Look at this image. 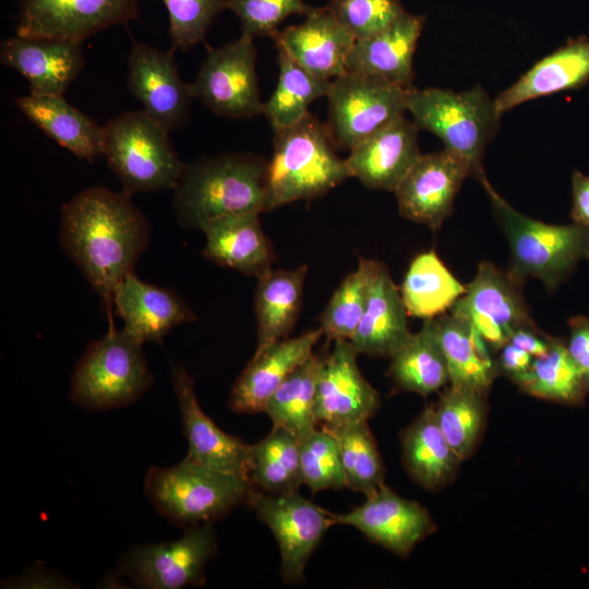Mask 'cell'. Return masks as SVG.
I'll use <instances>...</instances> for the list:
<instances>
[{
	"label": "cell",
	"mask_w": 589,
	"mask_h": 589,
	"mask_svg": "<svg viewBox=\"0 0 589 589\" xmlns=\"http://www.w3.org/2000/svg\"><path fill=\"white\" fill-rule=\"evenodd\" d=\"M433 322L450 385L488 393L497 371L471 324L453 313L433 317Z\"/></svg>",
	"instance_id": "cell-32"
},
{
	"label": "cell",
	"mask_w": 589,
	"mask_h": 589,
	"mask_svg": "<svg viewBox=\"0 0 589 589\" xmlns=\"http://www.w3.org/2000/svg\"><path fill=\"white\" fill-rule=\"evenodd\" d=\"M276 48L278 82L263 107V115L274 131L301 121L310 113L308 109L314 100L328 95L333 82L312 74L293 61L283 48Z\"/></svg>",
	"instance_id": "cell-36"
},
{
	"label": "cell",
	"mask_w": 589,
	"mask_h": 589,
	"mask_svg": "<svg viewBox=\"0 0 589 589\" xmlns=\"http://www.w3.org/2000/svg\"><path fill=\"white\" fill-rule=\"evenodd\" d=\"M402 461L409 476L423 489L446 485L462 461L444 436L434 412L428 406L400 435Z\"/></svg>",
	"instance_id": "cell-31"
},
{
	"label": "cell",
	"mask_w": 589,
	"mask_h": 589,
	"mask_svg": "<svg viewBox=\"0 0 589 589\" xmlns=\"http://www.w3.org/2000/svg\"><path fill=\"white\" fill-rule=\"evenodd\" d=\"M127 85L144 111L168 132L183 128L195 98L178 71L173 51L134 44L128 58Z\"/></svg>",
	"instance_id": "cell-15"
},
{
	"label": "cell",
	"mask_w": 589,
	"mask_h": 589,
	"mask_svg": "<svg viewBox=\"0 0 589 589\" xmlns=\"http://www.w3.org/2000/svg\"><path fill=\"white\" fill-rule=\"evenodd\" d=\"M335 525L357 528L370 541L400 556L435 529L429 512L418 502L406 500L383 484L360 506L333 515Z\"/></svg>",
	"instance_id": "cell-18"
},
{
	"label": "cell",
	"mask_w": 589,
	"mask_h": 589,
	"mask_svg": "<svg viewBox=\"0 0 589 589\" xmlns=\"http://www.w3.org/2000/svg\"><path fill=\"white\" fill-rule=\"evenodd\" d=\"M508 342L538 358L549 349L550 335L542 333L536 324L524 325L513 332Z\"/></svg>",
	"instance_id": "cell-48"
},
{
	"label": "cell",
	"mask_w": 589,
	"mask_h": 589,
	"mask_svg": "<svg viewBox=\"0 0 589 589\" xmlns=\"http://www.w3.org/2000/svg\"><path fill=\"white\" fill-rule=\"evenodd\" d=\"M169 16L171 49L188 51L201 43L227 0H161Z\"/></svg>",
	"instance_id": "cell-43"
},
{
	"label": "cell",
	"mask_w": 589,
	"mask_h": 589,
	"mask_svg": "<svg viewBox=\"0 0 589 589\" xmlns=\"http://www.w3.org/2000/svg\"><path fill=\"white\" fill-rule=\"evenodd\" d=\"M479 182L485 190L495 219L504 232L509 251L508 273L524 284L538 279L548 290L555 289L574 271L589 251V227L546 224L518 212L490 183L486 176Z\"/></svg>",
	"instance_id": "cell-4"
},
{
	"label": "cell",
	"mask_w": 589,
	"mask_h": 589,
	"mask_svg": "<svg viewBox=\"0 0 589 589\" xmlns=\"http://www.w3.org/2000/svg\"><path fill=\"white\" fill-rule=\"evenodd\" d=\"M321 328L294 338L281 339L252 359L237 378L230 394V408L239 413L263 412L288 375L311 356L322 337Z\"/></svg>",
	"instance_id": "cell-24"
},
{
	"label": "cell",
	"mask_w": 589,
	"mask_h": 589,
	"mask_svg": "<svg viewBox=\"0 0 589 589\" xmlns=\"http://www.w3.org/2000/svg\"><path fill=\"white\" fill-rule=\"evenodd\" d=\"M589 81V38H569L494 99L501 115L539 97L576 89Z\"/></svg>",
	"instance_id": "cell-26"
},
{
	"label": "cell",
	"mask_w": 589,
	"mask_h": 589,
	"mask_svg": "<svg viewBox=\"0 0 589 589\" xmlns=\"http://www.w3.org/2000/svg\"><path fill=\"white\" fill-rule=\"evenodd\" d=\"M253 38L241 35L211 49L192 84L195 98L217 116L251 119L263 113Z\"/></svg>",
	"instance_id": "cell-11"
},
{
	"label": "cell",
	"mask_w": 589,
	"mask_h": 589,
	"mask_svg": "<svg viewBox=\"0 0 589 589\" xmlns=\"http://www.w3.org/2000/svg\"><path fill=\"white\" fill-rule=\"evenodd\" d=\"M131 196L91 187L65 202L60 214L59 242L109 312L116 287L134 273L151 242L152 226Z\"/></svg>",
	"instance_id": "cell-1"
},
{
	"label": "cell",
	"mask_w": 589,
	"mask_h": 589,
	"mask_svg": "<svg viewBox=\"0 0 589 589\" xmlns=\"http://www.w3.org/2000/svg\"><path fill=\"white\" fill-rule=\"evenodd\" d=\"M522 285L493 263L481 262L450 313L469 322L483 342L498 351L516 328L534 324Z\"/></svg>",
	"instance_id": "cell-13"
},
{
	"label": "cell",
	"mask_w": 589,
	"mask_h": 589,
	"mask_svg": "<svg viewBox=\"0 0 589 589\" xmlns=\"http://www.w3.org/2000/svg\"><path fill=\"white\" fill-rule=\"evenodd\" d=\"M418 131L405 116L381 128L350 151L345 159L350 176L368 189L395 192L422 155Z\"/></svg>",
	"instance_id": "cell-21"
},
{
	"label": "cell",
	"mask_w": 589,
	"mask_h": 589,
	"mask_svg": "<svg viewBox=\"0 0 589 589\" xmlns=\"http://www.w3.org/2000/svg\"><path fill=\"white\" fill-rule=\"evenodd\" d=\"M380 263L360 259L357 269L346 276L333 293L320 317V328L328 340H350L353 336Z\"/></svg>",
	"instance_id": "cell-41"
},
{
	"label": "cell",
	"mask_w": 589,
	"mask_h": 589,
	"mask_svg": "<svg viewBox=\"0 0 589 589\" xmlns=\"http://www.w3.org/2000/svg\"><path fill=\"white\" fill-rule=\"evenodd\" d=\"M425 23V15L405 12L380 34L356 40L347 71L381 77L408 91L413 86V55Z\"/></svg>",
	"instance_id": "cell-25"
},
{
	"label": "cell",
	"mask_w": 589,
	"mask_h": 589,
	"mask_svg": "<svg viewBox=\"0 0 589 589\" xmlns=\"http://www.w3.org/2000/svg\"><path fill=\"white\" fill-rule=\"evenodd\" d=\"M154 507L169 521L192 527L212 524L251 503L250 479L184 458L172 467H151L144 484Z\"/></svg>",
	"instance_id": "cell-6"
},
{
	"label": "cell",
	"mask_w": 589,
	"mask_h": 589,
	"mask_svg": "<svg viewBox=\"0 0 589 589\" xmlns=\"http://www.w3.org/2000/svg\"><path fill=\"white\" fill-rule=\"evenodd\" d=\"M407 91L381 77L347 71L326 96V127L334 146L351 151L393 120L405 116Z\"/></svg>",
	"instance_id": "cell-9"
},
{
	"label": "cell",
	"mask_w": 589,
	"mask_h": 589,
	"mask_svg": "<svg viewBox=\"0 0 589 589\" xmlns=\"http://www.w3.org/2000/svg\"><path fill=\"white\" fill-rule=\"evenodd\" d=\"M14 585H20V587H68L67 585H72L67 579L61 577H56L49 572L43 569L31 570L28 574L24 575L22 578L17 579Z\"/></svg>",
	"instance_id": "cell-50"
},
{
	"label": "cell",
	"mask_w": 589,
	"mask_h": 589,
	"mask_svg": "<svg viewBox=\"0 0 589 589\" xmlns=\"http://www.w3.org/2000/svg\"><path fill=\"white\" fill-rule=\"evenodd\" d=\"M573 205L570 216L574 223L589 227V177L574 171L572 176Z\"/></svg>",
	"instance_id": "cell-49"
},
{
	"label": "cell",
	"mask_w": 589,
	"mask_h": 589,
	"mask_svg": "<svg viewBox=\"0 0 589 589\" xmlns=\"http://www.w3.org/2000/svg\"><path fill=\"white\" fill-rule=\"evenodd\" d=\"M143 345L123 327L110 324L101 338L86 347L74 368L72 401L88 410H110L140 399L153 384Z\"/></svg>",
	"instance_id": "cell-7"
},
{
	"label": "cell",
	"mask_w": 589,
	"mask_h": 589,
	"mask_svg": "<svg viewBox=\"0 0 589 589\" xmlns=\"http://www.w3.org/2000/svg\"><path fill=\"white\" fill-rule=\"evenodd\" d=\"M306 274L308 266L301 265L293 269L269 268L257 277L254 293L257 345L254 354L288 338L300 314Z\"/></svg>",
	"instance_id": "cell-30"
},
{
	"label": "cell",
	"mask_w": 589,
	"mask_h": 589,
	"mask_svg": "<svg viewBox=\"0 0 589 589\" xmlns=\"http://www.w3.org/2000/svg\"><path fill=\"white\" fill-rule=\"evenodd\" d=\"M587 259L589 260V251H588V255H587Z\"/></svg>",
	"instance_id": "cell-51"
},
{
	"label": "cell",
	"mask_w": 589,
	"mask_h": 589,
	"mask_svg": "<svg viewBox=\"0 0 589 589\" xmlns=\"http://www.w3.org/2000/svg\"><path fill=\"white\" fill-rule=\"evenodd\" d=\"M273 144L266 170V212L323 196L351 178L346 160L335 152L326 123L311 113L274 131Z\"/></svg>",
	"instance_id": "cell-3"
},
{
	"label": "cell",
	"mask_w": 589,
	"mask_h": 589,
	"mask_svg": "<svg viewBox=\"0 0 589 589\" xmlns=\"http://www.w3.org/2000/svg\"><path fill=\"white\" fill-rule=\"evenodd\" d=\"M467 165L447 149L422 154L395 191L399 214L433 230L454 211Z\"/></svg>",
	"instance_id": "cell-16"
},
{
	"label": "cell",
	"mask_w": 589,
	"mask_h": 589,
	"mask_svg": "<svg viewBox=\"0 0 589 589\" xmlns=\"http://www.w3.org/2000/svg\"><path fill=\"white\" fill-rule=\"evenodd\" d=\"M387 374L399 388L421 396L437 392L449 383L433 318L424 320L421 329L390 358Z\"/></svg>",
	"instance_id": "cell-33"
},
{
	"label": "cell",
	"mask_w": 589,
	"mask_h": 589,
	"mask_svg": "<svg viewBox=\"0 0 589 589\" xmlns=\"http://www.w3.org/2000/svg\"><path fill=\"white\" fill-rule=\"evenodd\" d=\"M0 61L20 72L34 95H63L85 64L80 41L17 35L1 43Z\"/></svg>",
	"instance_id": "cell-22"
},
{
	"label": "cell",
	"mask_w": 589,
	"mask_h": 589,
	"mask_svg": "<svg viewBox=\"0 0 589 589\" xmlns=\"http://www.w3.org/2000/svg\"><path fill=\"white\" fill-rule=\"evenodd\" d=\"M171 385L189 445L185 458L250 479L251 445L224 432L203 411L195 395L193 380L184 368H172Z\"/></svg>",
	"instance_id": "cell-19"
},
{
	"label": "cell",
	"mask_w": 589,
	"mask_h": 589,
	"mask_svg": "<svg viewBox=\"0 0 589 589\" xmlns=\"http://www.w3.org/2000/svg\"><path fill=\"white\" fill-rule=\"evenodd\" d=\"M568 327L566 348L589 389V317H572L568 321Z\"/></svg>",
	"instance_id": "cell-46"
},
{
	"label": "cell",
	"mask_w": 589,
	"mask_h": 589,
	"mask_svg": "<svg viewBox=\"0 0 589 589\" xmlns=\"http://www.w3.org/2000/svg\"><path fill=\"white\" fill-rule=\"evenodd\" d=\"M250 480L260 491L283 494L302 484L300 441L289 431L274 426L250 448Z\"/></svg>",
	"instance_id": "cell-38"
},
{
	"label": "cell",
	"mask_w": 589,
	"mask_h": 589,
	"mask_svg": "<svg viewBox=\"0 0 589 589\" xmlns=\"http://www.w3.org/2000/svg\"><path fill=\"white\" fill-rule=\"evenodd\" d=\"M327 5L356 40L380 34L406 12L400 0H330Z\"/></svg>",
	"instance_id": "cell-44"
},
{
	"label": "cell",
	"mask_w": 589,
	"mask_h": 589,
	"mask_svg": "<svg viewBox=\"0 0 589 589\" xmlns=\"http://www.w3.org/2000/svg\"><path fill=\"white\" fill-rule=\"evenodd\" d=\"M324 359L312 353L281 383L263 411L271 418L274 426L289 431L299 441L318 426L315 396Z\"/></svg>",
	"instance_id": "cell-35"
},
{
	"label": "cell",
	"mask_w": 589,
	"mask_h": 589,
	"mask_svg": "<svg viewBox=\"0 0 589 589\" xmlns=\"http://www.w3.org/2000/svg\"><path fill=\"white\" fill-rule=\"evenodd\" d=\"M217 551L209 522L188 527L176 541L136 545L120 558V570L134 585L147 589L202 586L204 568Z\"/></svg>",
	"instance_id": "cell-10"
},
{
	"label": "cell",
	"mask_w": 589,
	"mask_h": 589,
	"mask_svg": "<svg viewBox=\"0 0 589 589\" xmlns=\"http://www.w3.org/2000/svg\"><path fill=\"white\" fill-rule=\"evenodd\" d=\"M139 16V0H20L17 36L83 43Z\"/></svg>",
	"instance_id": "cell-14"
},
{
	"label": "cell",
	"mask_w": 589,
	"mask_h": 589,
	"mask_svg": "<svg viewBox=\"0 0 589 589\" xmlns=\"http://www.w3.org/2000/svg\"><path fill=\"white\" fill-rule=\"evenodd\" d=\"M112 306L123 328L141 342H161L176 326L194 322L196 315L172 289L148 284L135 273L116 287Z\"/></svg>",
	"instance_id": "cell-23"
},
{
	"label": "cell",
	"mask_w": 589,
	"mask_h": 589,
	"mask_svg": "<svg viewBox=\"0 0 589 589\" xmlns=\"http://www.w3.org/2000/svg\"><path fill=\"white\" fill-rule=\"evenodd\" d=\"M250 505L276 539L284 581L301 582L309 558L327 529L335 525L333 515L301 496L298 491L272 494L259 490Z\"/></svg>",
	"instance_id": "cell-12"
},
{
	"label": "cell",
	"mask_w": 589,
	"mask_h": 589,
	"mask_svg": "<svg viewBox=\"0 0 589 589\" xmlns=\"http://www.w3.org/2000/svg\"><path fill=\"white\" fill-rule=\"evenodd\" d=\"M203 232V255L213 263L256 278L272 268L274 252L259 213L216 219Z\"/></svg>",
	"instance_id": "cell-28"
},
{
	"label": "cell",
	"mask_w": 589,
	"mask_h": 589,
	"mask_svg": "<svg viewBox=\"0 0 589 589\" xmlns=\"http://www.w3.org/2000/svg\"><path fill=\"white\" fill-rule=\"evenodd\" d=\"M302 483L312 492L346 486L336 438L324 428H316L300 440Z\"/></svg>",
	"instance_id": "cell-42"
},
{
	"label": "cell",
	"mask_w": 589,
	"mask_h": 589,
	"mask_svg": "<svg viewBox=\"0 0 589 589\" xmlns=\"http://www.w3.org/2000/svg\"><path fill=\"white\" fill-rule=\"evenodd\" d=\"M271 37L299 65L327 80L347 72L348 57L356 43L328 5L313 7L304 22L278 29Z\"/></svg>",
	"instance_id": "cell-20"
},
{
	"label": "cell",
	"mask_w": 589,
	"mask_h": 589,
	"mask_svg": "<svg viewBox=\"0 0 589 589\" xmlns=\"http://www.w3.org/2000/svg\"><path fill=\"white\" fill-rule=\"evenodd\" d=\"M25 117L79 159L93 163L103 155L104 127L70 105L63 95H25L15 98Z\"/></svg>",
	"instance_id": "cell-29"
},
{
	"label": "cell",
	"mask_w": 589,
	"mask_h": 589,
	"mask_svg": "<svg viewBox=\"0 0 589 589\" xmlns=\"http://www.w3.org/2000/svg\"><path fill=\"white\" fill-rule=\"evenodd\" d=\"M400 290L380 263L363 316L350 339L360 354L392 358L411 337Z\"/></svg>",
	"instance_id": "cell-27"
},
{
	"label": "cell",
	"mask_w": 589,
	"mask_h": 589,
	"mask_svg": "<svg viewBox=\"0 0 589 589\" xmlns=\"http://www.w3.org/2000/svg\"><path fill=\"white\" fill-rule=\"evenodd\" d=\"M516 385L531 396L570 406L582 405L589 392L565 341L553 336L546 352L533 358L529 372Z\"/></svg>",
	"instance_id": "cell-37"
},
{
	"label": "cell",
	"mask_w": 589,
	"mask_h": 589,
	"mask_svg": "<svg viewBox=\"0 0 589 589\" xmlns=\"http://www.w3.org/2000/svg\"><path fill=\"white\" fill-rule=\"evenodd\" d=\"M227 9L240 21L241 35L272 36L290 15H306L313 7L303 0H227Z\"/></svg>",
	"instance_id": "cell-45"
},
{
	"label": "cell",
	"mask_w": 589,
	"mask_h": 589,
	"mask_svg": "<svg viewBox=\"0 0 589 589\" xmlns=\"http://www.w3.org/2000/svg\"><path fill=\"white\" fill-rule=\"evenodd\" d=\"M466 288L432 250L411 261L399 290L408 315L426 320L450 310Z\"/></svg>",
	"instance_id": "cell-34"
},
{
	"label": "cell",
	"mask_w": 589,
	"mask_h": 589,
	"mask_svg": "<svg viewBox=\"0 0 589 589\" xmlns=\"http://www.w3.org/2000/svg\"><path fill=\"white\" fill-rule=\"evenodd\" d=\"M350 340H335L325 357L315 396V417L322 428L368 421L381 406L376 389L361 374Z\"/></svg>",
	"instance_id": "cell-17"
},
{
	"label": "cell",
	"mask_w": 589,
	"mask_h": 589,
	"mask_svg": "<svg viewBox=\"0 0 589 589\" xmlns=\"http://www.w3.org/2000/svg\"><path fill=\"white\" fill-rule=\"evenodd\" d=\"M324 429L337 441L347 488L366 496L384 484V465L368 421Z\"/></svg>",
	"instance_id": "cell-40"
},
{
	"label": "cell",
	"mask_w": 589,
	"mask_h": 589,
	"mask_svg": "<svg viewBox=\"0 0 589 589\" xmlns=\"http://www.w3.org/2000/svg\"><path fill=\"white\" fill-rule=\"evenodd\" d=\"M103 127V155L123 192L175 190L185 164L165 128L144 110L123 112Z\"/></svg>",
	"instance_id": "cell-8"
},
{
	"label": "cell",
	"mask_w": 589,
	"mask_h": 589,
	"mask_svg": "<svg viewBox=\"0 0 589 589\" xmlns=\"http://www.w3.org/2000/svg\"><path fill=\"white\" fill-rule=\"evenodd\" d=\"M486 394L449 385L434 406L437 423L461 460L474 452L481 438L488 412Z\"/></svg>",
	"instance_id": "cell-39"
},
{
	"label": "cell",
	"mask_w": 589,
	"mask_h": 589,
	"mask_svg": "<svg viewBox=\"0 0 589 589\" xmlns=\"http://www.w3.org/2000/svg\"><path fill=\"white\" fill-rule=\"evenodd\" d=\"M266 170L267 160L252 153L202 156L185 164L172 196L179 225L203 231L223 217L266 212Z\"/></svg>",
	"instance_id": "cell-2"
},
{
	"label": "cell",
	"mask_w": 589,
	"mask_h": 589,
	"mask_svg": "<svg viewBox=\"0 0 589 589\" xmlns=\"http://www.w3.org/2000/svg\"><path fill=\"white\" fill-rule=\"evenodd\" d=\"M406 108L419 129L438 136L444 148L467 165L470 177L479 181L485 176L482 159L502 115L480 84L464 92L412 87L407 91Z\"/></svg>",
	"instance_id": "cell-5"
},
{
	"label": "cell",
	"mask_w": 589,
	"mask_h": 589,
	"mask_svg": "<svg viewBox=\"0 0 589 589\" xmlns=\"http://www.w3.org/2000/svg\"><path fill=\"white\" fill-rule=\"evenodd\" d=\"M498 352L495 361L497 373L508 376L517 384L529 372L533 357L510 342H506Z\"/></svg>",
	"instance_id": "cell-47"
}]
</instances>
